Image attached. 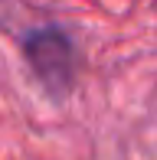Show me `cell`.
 Masks as SVG:
<instances>
[{
	"instance_id": "6da1fadb",
	"label": "cell",
	"mask_w": 157,
	"mask_h": 160,
	"mask_svg": "<svg viewBox=\"0 0 157 160\" xmlns=\"http://www.w3.org/2000/svg\"><path fill=\"white\" fill-rule=\"evenodd\" d=\"M23 56L30 59L33 72L46 92L53 95H66L72 88V78H75V52H72V42L66 39L59 30L46 26V30H33L23 39Z\"/></svg>"
}]
</instances>
